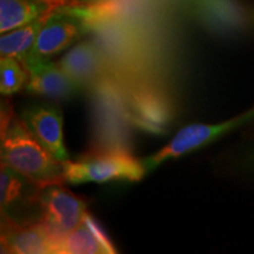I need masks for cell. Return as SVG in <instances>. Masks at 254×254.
Returning a JSON list of instances; mask_svg holds the SVG:
<instances>
[{
	"label": "cell",
	"instance_id": "1",
	"mask_svg": "<svg viewBox=\"0 0 254 254\" xmlns=\"http://www.w3.org/2000/svg\"><path fill=\"white\" fill-rule=\"evenodd\" d=\"M2 111L1 163L40 186L64 184V164L28 131L20 117Z\"/></svg>",
	"mask_w": 254,
	"mask_h": 254
},
{
	"label": "cell",
	"instance_id": "2",
	"mask_svg": "<svg viewBox=\"0 0 254 254\" xmlns=\"http://www.w3.org/2000/svg\"><path fill=\"white\" fill-rule=\"evenodd\" d=\"M146 173L142 160L124 148L90 152L78 160L64 163V180L68 184L135 183Z\"/></svg>",
	"mask_w": 254,
	"mask_h": 254
},
{
	"label": "cell",
	"instance_id": "3",
	"mask_svg": "<svg viewBox=\"0 0 254 254\" xmlns=\"http://www.w3.org/2000/svg\"><path fill=\"white\" fill-rule=\"evenodd\" d=\"M43 186L1 163L0 211L1 226H25L41 222Z\"/></svg>",
	"mask_w": 254,
	"mask_h": 254
},
{
	"label": "cell",
	"instance_id": "4",
	"mask_svg": "<svg viewBox=\"0 0 254 254\" xmlns=\"http://www.w3.org/2000/svg\"><path fill=\"white\" fill-rule=\"evenodd\" d=\"M91 21L79 6H60L45 15L43 26L27 58L50 59L77 41ZM25 63V62H24Z\"/></svg>",
	"mask_w": 254,
	"mask_h": 254
},
{
	"label": "cell",
	"instance_id": "5",
	"mask_svg": "<svg viewBox=\"0 0 254 254\" xmlns=\"http://www.w3.org/2000/svg\"><path fill=\"white\" fill-rule=\"evenodd\" d=\"M252 119H254V109L222 123L192 124V125L180 129L174 135L172 140L160 151L144 159L142 164H144L147 173L151 172L165 161L170 160V159L180 158L198 150V148L207 146L226 133L245 125Z\"/></svg>",
	"mask_w": 254,
	"mask_h": 254
},
{
	"label": "cell",
	"instance_id": "6",
	"mask_svg": "<svg viewBox=\"0 0 254 254\" xmlns=\"http://www.w3.org/2000/svg\"><path fill=\"white\" fill-rule=\"evenodd\" d=\"M41 222L56 243L75 230L87 213V201L73 194L62 184L44 186L40 194Z\"/></svg>",
	"mask_w": 254,
	"mask_h": 254
},
{
	"label": "cell",
	"instance_id": "7",
	"mask_svg": "<svg viewBox=\"0 0 254 254\" xmlns=\"http://www.w3.org/2000/svg\"><path fill=\"white\" fill-rule=\"evenodd\" d=\"M20 118L32 135L60 163L69 160L64 144L63 114L50 104H32L21 111Z\"/></svg>",
	"mask_w": 254,
	"mask_h": 254
},
{
	"label": "cell",
	"instance_id": "8",
	"mask_svg": "<svg viewBox=\"0 0 254 254\" xmlns=\"http://www.w3.org/2000/svg\"><path fill=\"white\" fill-rule=\"evenodd\" d=\"M28 72L26 92L55 100H66L79 92L77 85L50 59L27 58L23 64Z\"/></svg>",
	"mask_w": 254,
	"mask_h": 254
},
{
	"label": "cell",
	"instance_id": "9",
	"mask_svg": "<svg viewBox=\"0 0 254 254\" xmlns=\"http://www.w3.org/2000/svg\"><path fill=\"white\" fill-rule=\"evenodd\" d=\"M58 65L80 90L100 80L104 71L103 57L91 41H82L72 47L59 60Z\"/></svg>",
	"mask_w": 254,
	"mask_h": 254
},
{
	"label": "cell",
	"instance_id": "10",
	"mask_svg": "<svg viewBox=\"0 0 254 254\" xmlns=\"http://www.w3.org/2000/svg\"><path fill=\"white\" fill-rule=\"evenodd\" d=\"M116 247L100 225L86 213L80 225L56 243L55 254H113Z\"/></svg>",
	"mask_w": 254,
	"mask_h": 254
},
{
	"label": "cell",
	"instance_id": "11",
	"mask_svg": "<svg viewBox=\"0 0 254 254\" xmlns=\"http://www.w3.org/2000/svg\"><path fill=\"white\" fill-rule=\"evenodd\" d=\"M1 250L14 254H55V240L43 222L1 226Z\"/></svg>",
	"mask_w": 254,
	"mask_h": 254
},
{
	"label": "cell",
	"instance_id": "12",
	"mask_svg": "<svg viewBox=\"0 0 254 254\" xmlns=\"http://www.w3.org/2000/svg\"><path fill=\"white\" fill-rule=\"evenodd\" d=\"M199 17L211 28L237 31L247 23L246 11L234 0H196Z\"/></svg>",
	"mask_w": 254,
	"mask_h": 254
},
{
	"label": "cell",
	"instance_id": "13",
	"mask_svg": "<svg viewBox=\"0 0 254 254\" xmlns=\"http://www.w3.org/2000/svg\"><path fill=\"white\" fill-rule=\"evenodd\" d=\"M52 9L44 0H0V32L2 34L24 26Z\"/></svg>",
	"mask_w": 254,
	"mask_h": 254
},
{
	"label": "cell",
	"instance_id": "14",
	"mask_svg": "<svg viewBox=\"0 0 254 254\" xmlns=\"http://www.w3.org/2000/svg\"><path fill=\"white\" fill-rule=\"evenodd\" d=\"M132 118L140 128L159 133L164 131L170 120V109L163 98L145 92L135 97Z\"/></svg>",
	"mask_w": 254,
	"mask_h": 254
},
{
	"label": "cell",
	"instance_id": "15",
	"mask_svg": "<svg viewBox=\"0 0 254 254\" xmlns=\"http://www.w3.org/2000/svg\"><path fill=\"white\" fill-rule=\"evenodd\" d=\"M45 15L24 26L2 33L0 38L1 57H12L24 64L33 49L40 28L45 20Z\"/></svg>",
	"mask_w": 254,
	"mask_h": 254
},
{
	"label": "cell",
	"instance_id": "16",
	"mask_svg": "<svg viewBox=\"0 0 254 254\" xmlns=\"http://www.w3.org/2000/svg\"><path fill=\"white\" fill-rule=\"evenodd\" d=\"M28 82V72L18 59L1 57L0 60V92L2 95L18 93Z\"/></svg>",
	"mask_w": 254,
	"mask_h": 254
},
{
	"label": "cell",
	"instance_id": "17",
	"mask_svg": "<svg viewBox=\"0 0 254 254\" xmlns=\"http://www.w3.org/2000/svg\"><path fill=\"white\" fill-rule=\"evenodd\" d=\"M105 1L106 0H65V5L79 6V7L86 6V7H90V6H98Z\"/></svg>",
	"mask_w": 254,
	"mask_h": 254
},
{
	"label": "cell",
	"instance_id": "18",
	"mask_svg": "<svg viewBox=\"0 0 254 254\" xmlns=\"http://www.w3.org/2000/svg\"><path fill=\"white\" fill-rule=\"evenodd\" d=\"M44 1H45L46 4H49L53 9L65 5V0H44Z\"/></svg>",
	"mask_w": 254,
	"mask_h": 254
}]
</instances>
